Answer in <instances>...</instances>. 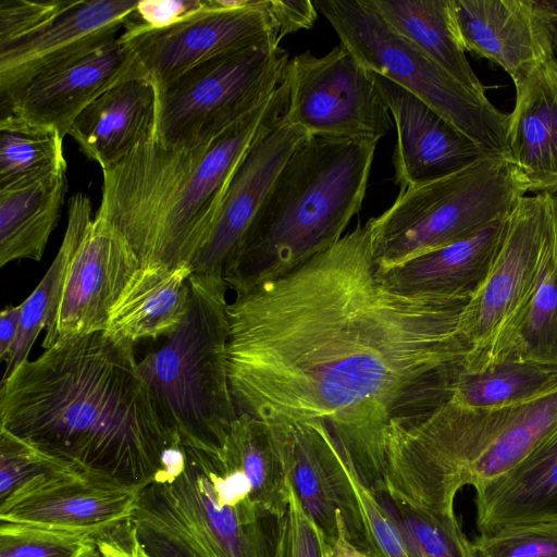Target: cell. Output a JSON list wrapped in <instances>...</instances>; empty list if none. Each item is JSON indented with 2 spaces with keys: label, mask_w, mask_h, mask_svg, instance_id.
Returning <instances> with one entry per match:
<instances>
[{
  "label": "cell",
  "mask_w": 557,
  "mask_h": 557,
  "mask_svg": "<svg viewBox=\"0 0 557 557\" xmlns=\"http://www.w3.org/2000/svg\"><path fill=\"white\" fill-rule=\"evenodd\" d=\"M507 216L454 244L377 270V274L387 286L404 294L471 299L492 270Z\"/></svg>",
  "instance_id": "7402d4cb"
},
{
  "label": "cell",
  "mask_w": 557,
  "mask_h": 557,
  "mask_svg": "<svg viewBox=\"0 0 557 557\" xmlns=\"http://www.w3.org/2000/svg\"><path fill=\"white\" fill-rule=\"evenodd\" d=\"M0 428L86 475L138 487L183 442L134 344L107 331L55 343L1 382Z\"/></svg>",
  "instance_id": "7a4b0ae2"
},
{
  "label": "cell",
  "mask_w": 557,
  "mask_h": 557,
  "mask_svg": "<svg viewBox=\"0 0 557 557\" xmlns=\"http://www.w3.org/2000/svg\"><path fill=\"white\" fill-rule=\"evenodd\" d=\"M22 304L5 307L0 314V359L5 361L20 331Z\"/></svg>",
  "instance_id": "7bdbcfd3"
},
{
  "label": "cell",
  "mask_w": 557,
  "mask_h": 557,
  "mask_svg": "<svg viewBox=\"0 0 557 557\" xmlns=\"http://www.w3.org/2000/svg\"><path fill=\"white\" fill-rule=\"evenodd\" d=\"M140 263L125 242L94 218L73 252L60 305L42 347L106 331L113 306Z\"/></svg>",
  "instance_id": "2e32d148"
},
{
  "label": "cell",
  "mask_w": 557,
  "mask_h": 557,
  "mask_svg": "<svg viewBox=\"0 0 557 557\" xmlns=\"http://www.w3.org/2000/svg\"><path fill=\"white\" fill-rule=\"evenodd\" d=\"M140 488L84 473L61 476L38 485L0 509V520L97 540L133 516Z\"/></svg>",
  "instance_id": "ac0fdd59"
},
{
  "label": "cell",
  "mask_w": 557,
  "mask_h": 557,
  "mask_svg": "<svg viewBox=\"0 0 557 557\" xmlns=\"http://www.w3.org/2000/svg\"><path fill=\"white\" fill-rule=\"evenodd\" d=\"M308 136L282 114L255 140L225 189L207 240L189 265L191 275L223 278L281 170Z\"/></svg>",
  "instance_id": "9a60e30c"
},
{
  "label": "cell",
  "mask_w": 557,
  "mask_h": 557,
  "mask_svg": "<svg viewBox=\"0 0 557 557\" xmlns=\"http://www.w3.org/2000/svg\"><path fill=\"white\" fill-rule=\"evenodd\" d=\"M502 360L557 367V235L535 290L492 364Z\"/></svg>",
  "instance_id": "1f68e13d"
},
{
  "label": "cell",
  "mask_w": 557,
  "mask_h": 557,
  "mask_svg": "<svg viewBox=\"0 0 557 557\" xmlns=\"http://www.w3.org/2000/svg\"><path fill=\"white\" fill-rule=\"evenodd\" d=\"M67 2L1 0L0 45L34 30L61 11Z\"/></svg>",
  "instance_id": "ab89813d"
},
{
  "label": "cell",
  "mask_w": 557,
  "mask_h": 557,
  "mask_svg": "<svg viewBox=\"0 0 557 557\" xmlns=\"http://www.w3.org/2000/svg\"><path fill=\"white\" fill-rule=\"evenodd\" d=\"M147 557H272L277 518L216 454L169 448L129 518Z\"/></svg>",
  "instance_id": "5b68a950"
},
{
  "label": "cell",
  "mask_w": 557,
  "mask_h": 557,
  "mask_svg": "<svg viewBox=\"0 0 557 557\" xmlns=\"http://www.w3.org/2000/svg\"><path fill=\"white\" fill-rule=\"evenodd\" d=\"M386 24L472 91L486 95L459 39L453 0H368Z\"/></svg>",
  "instance_id": "484cf974"
},
{
  "label": "cell",
  "mask_w": 557,
  "mask_h": 557,
  "mask_svg": "<svg viewBox=\"0 0 557 557\" xmlns=\"http://www.w3.org/2000/svg\"><path fill=\"white\" fill-rule=\"evenodd\" d=\"M395 525L410 557H475L456 516H436L393 498L384 488H369Z\"/></svg>",
  "instance_id": "d6a6232c"
},
{
  "label": "cell",
  "mask_w": 557,
  "mask_h": 557,
  "mask_svg": "<svg viewBox=\"0 0 557 557\" xmlns=\"http://www.w3.org/2000/svg\"><path fill=\"white\" fill-rule=\"evenodd\" d=\"M120 37L132 47L154 85L214 57L281 40L268 0H248L238 9L210 0L208 9L181 23Z\"/></svg>",
  "instance_id": "7c38bea8"
},
{
  "label": "cell",
  "mask_w": 557,
  "mask_h": 557,
  "mask_svg": "<svg viewBox=\"0 0 557 557\" xmlns=\"http://www.w3.org/2000/svg\"><path fill=\"white\" fill-rule=\"evenodd\" d=\"M474 491L479 532L557 521V430L517 466Z\"/></svg>",
  "instance_id": "cb8c5ba5"
},
{
  "label": "cell",
  "mask_w": 557,
  "mask_h": 557,
  "mask_svg": "<svg viewBox=\"0 0 557 557\" xmlns=\"http://www.w3.org/2000/svg\"><path fill=\"white\" fill-rule=\"evenodd\" d=\"M349 473L361 511L366 552L372 557H410L395 525L359 479L350 458Z\"/></svg>",
  "instance_id": "74e56055"
},
{
  "label": "cell",
  "mask_w": 557,
  "mask_h": 557,
  "mask_svg": "<svg viewBox=\"0 0 557 557\" xmlns=\"http://www.w3.org/2000/svg\"><path fill=\"white\" fill-rule=\"evenodd\" d=\"M555 391L557 367L502 360L480 371L463 367L450 401L468 408H503L529 403Z\"/></svg>",
  "instance_id": "f546056e"
},
{
  "label": "cell",
  "mask_w": 557,
  "mask_h": 557,
  "mask_svg": "<svg viewBox=\"0 0 557 557\" xmlns=\"http://www.w3.org/2000/svg\"><path fill=\"white\" fill-rule=\"evenodd\" d=\"M82 473L0 428V509L38 485Z\"/></svg>",
  "instance_id": "836d02e7"
},
{
  "label": "cell",
  "mask_w": 557,
  "mask_h": 557,
  "mask_svg": "<svg viewBox=\"0 0 557 557\" xmlns=\"http://www.w3.org/2000/svg\"><path fill=\"white\" fill-rule=\"evenodd\" d=\"M268 12L281 39L300 29L311 28L318 17V11L310 0H268Z\"/></svg>",
  "instance_id": "60d3db41"
},
{
  "label": "cell",
  "mask_w": 557,
  "mask_h": 557,
  "mask_svg": "<svg viewBox=\"0 0 557 557\" xmlns=\"http://www.w3.org/2000/svg\"><path fill=\"white\" fill-rule=\"evenodd\" d=\"M337 537L333 545V557H372L369 553L349 541L341 512L337 516Z\"/></svg>",
  "instance_id": "ee69618b"
},
{
  "label": "cell",
  "mask_w": 557,
  "mask_h": 557,
  "mask_svg": "<svg viewBox=\"0 0 557 557\" xmlns=\"http://www.w3.org/2000/svg\"><path fill=\"white\" fill-rule=\"evenodd\" d=\"M287 63L278 44H267L214 57L154 85V139L187 149L209 143L282 85Z\"/></svg>",
  "instance_id": "9c48e42d"
},
{
  "label": "cell",
  "mask_w": 557,
  "mask_h": 557,
  "mask_svg": "<svg viewBox=\"0 0 557 557\" xmlns=\"http://www.w3.org/2000/svg\"><path fill=\"white\" fill-rule=\"evenodd\" d=\"M284 83L209 143L173 148L151 139L102 169L96 218L128 246L140 267L193 262L225 189L255 140L284 112Z\"/></svg>",
  "instance_id": "3957f363"
},
{
  "label": "cell",
  "mask_w": 557,
  "mask_h": 557,
  "mask_svg": "<svg viewBox=\"0 0 557 557\" xmlns=\"http://www.w3.org/2000/svg\"><path fill=\"white\" fill-rule=\"evenodd\" d=\"M471 544L475 557H557V521L480 532Z\"/></svg>",
  "instance_id": "d590c367"
},
{
  "label": "cell",
  "mask_w": 557,
  "mask_h": 557,
  "mask_svg": "<svg viewBox=\"0 0 557 557\" xmlns=\"http://www.w3.org/2000/svg\"><path fill=\"white\" fill-rule=\"evenodd\" d=\"M137 3V0L69 1L34 30L0 45L1 106L32 82L117 39Z\"/></svg>",
  "instance_id": "4fadbf2b"
},
{
  "label": "cell",
  "mask_w": 557,
  "mask_h": 557,
  "mask_svg": "<svg viewBox=\"0 0 557 557\" xmlns=\"http://www.w3.org/2000/svg\"><path fill=\"white\" fill-rule=\"evenodd\" d=\"M63 136L12 112L0 120V191L32 185L66 171Z\"/></svg>",
  "instance_id": "4dcf8cb0"
},
{
  "label": "cell",
  "mask_w": 557,
  "mask_h": 557,
  "mask_svg": "<svg viewBox=\"0 0 557 557\" xmlns=\"http://www.w3.org/2000/svg\"><path fill=\"white\" fill-rule=\"evenodd\" d=\"M283 119L309 136L377 143L394 121L368 70L343 44L322 57L309 50L288 60Z\"/></svg>",
  "instance_id": "8fae6325"
},
{
  "label": "cell",
  "mask_w": 557,
  "mask_h": 557,
  "mask_svg": "<svg viewBox=\"0 0 557 557\" xmlns=\"http://www.w3.org/2000/svg\"><path fill=\"white\" fill-rule=\"evenodd\" d=\"M555 15H556V18H557V13H555Z\"/></svg>",
  "instance_id": "f6af8a7d"
},
{
  "label": "cell",
  "mask_w": 557,
  "mask_h": 557,
  "mask_svg": "<svg viewBox=\"0 0 557 557\" xmlns=\"http://www.w3.org/2000/svg\"><path fill=\"white\" fill-rule=\"evenodd\" d=\"M375 141L308 136L275 180L223 274L245 293L329 249L361 209Z\"/></svg>",
  "instance_id": "277c9868"
},
{
  "label": "cell",
  "mask_w": 557,
  "mask_h": 557,
  "mask_svg": "<svg viewBox=\"0 0 557 557\" xmlns=\"http://www.w3.org/2000/svg\"><path fill=\"white\" fill-rule=\"evenodd\" d=\"M181 325L138 362V371L185 445L216 454L238 417L227 375L226 285L190 275Z\"/></svg>",
  "instance_id": "8992f818"
},
{
  "label": "cell",
  "mask_w": 557,
  "mask_h": 557,
  "mask_svg": "<svg viewBox=\"0 0 557 557\" xmlns=\"http://www.w3.org/2000/svg\"><path fill=\"white\" fill-rule=\"evenodd\" d=\"M209 7L210 0H141L126 21L123 34L163 29Z\"/></svg>",
  "instance_id": "f35d334b"
},
{
  "label": "cell",
  "mask_w": 557,
  "mask_h": 557,
  "mask_svg": "<svg viewBox=\"0 0 557 557\" xmlns=\"http://www.w3.org/2000/svg\"><path fill=\"white\" fill-rule=\"evenodd\" d=\"M216 455L226 468L246 476L258 506L277 519L284 515L289 499L287 465L271 424L238 413Z\"/></svg>",
  "instance_id": "4316f807"
},
{
  "label": "cell",
  "mask_w": 557,
  "mask_h": 557,
  "mask_svg": "<svg viewBox=\"0 0 557 557\" xmlns=\"http://www.w3.org/2000/svg\"><path fill=\"white\" fill-rule=\"evenodd\" d=\"M528 193L503 156H484L446 176L401 189L381 215L367 221L377 270L467 238L506 218Z\"/></svg>",
  "instance_id": "52a82bcc"
},
{
  "label": "cell",
  "mask_w": 557,
  "mask_h": 557,
  "mask_svg": "<svg viewBox=\"0 0 557 557\" xmlns=\"http://www.w3.org/2000/svg\"><path fill=\"white\" fill-rule=\"evenodd\" d=\"M156 87L147 77L125 79L104 91L74 120L69 134L106 169L154 139Z\"/></svg>",
  "instance_id": "603a6c76"
},
{
  "label": "cell",
  "mask_w": 557,
  "mask_h": 557,
  "mask_svg": "<svg viewBox=\"0 0 557 557\" xmlns=\"http://www.w3.org/2000/svg\"><path fill=\"white\" fill-rule=\"evenodd\" d=\"M466 51L498 64L520 86L555 57L557 18L543 0H453Z\"/></svg>",
  "instance_id": "e0dca14e"
},
{
  "label": "cell",
  "mask_w": 557,
  "mask_h": 557,
  "mask_svg": "<svg viewBox=\"0 0 557 557\" xmlns=\"http://www.w3.org/2000/svg\"><path fill=\"white\" fill-rule=\"evenodd\" d=\"M341 44L368 70L417 96L472 140L485 156L508 157L509 114L447 73L394 32L368 0H315Z\"/></svg>",
  "instance_id": "ba28073f"
},
{
  "label": "cell",
  "mask_w": 557,
  "mask_h": 557,
  "mask_svg": "<svg viewBox=\"0 0 557 557\" xmlns=\"http://www.w3.org/2000/svg\"><path fill=\"white\" fill-rule=\"evenodd\" d=\"M97 550L89 535L1 521L0 557H94Z\"/></svg>",
  "instance_id": "e575fe53"
},
{
  "label": "cell",
  "mask_w": 557,
  "mask_h": 557,
  "mask_svg": "<svg viewBox=\"0 0 557 557\" xmlns=\"http://www.w3.org/2000/svg\"><path fill=\"white\" fill-rule=\"evenodd\" d=\"M97 547L103 557H147L129 519L98 537Z\"/></svg>",
  "instance_id": "b9f144b4"
},
{
  "label": "cell",
  "mask_w": 557,
  "mask_h": 557,
  "mask_svg": "<svg viewBox=\"0 0 557 557\" xmlns=\"http://www.w3.org/2000/svg\"><path fill=\"white\" fill-rule=\"evenodd\" d=\"M91 209V201L84 193H77L71 197L67 225L59 251L39 284L22 302L18 335L5 360L7 366L1 382L8 380L28 360L29 351L39 333L52 323L60 305L73 252L94 220Z\"/></svg>",
  "instance_id": "f1b7e54d"
},
{
  "label": "cell",
  "mask_w": 557,
  "mask_h": 557,
  "mask_svg": "<svg viewBox=\"0 0 557 557\" xmlns=\"http://www.w3.org/2000/svg\"><path fill=\"white\" fill-rule=\"evenodd\" d=\"M188 264L140 267L113 306L107 332L135 344L170 336L187 314Z\"/></svg>",
  "instance_id": "d4e9b609"
},
{
  "label": "cell",
  "mask_w": 557,
  "mask_h": 557,
  "mask_svg": "<svg viewBox=\"0 0 557 557\" xmlns=\"http://www.w3.org/2000/svg\"><path fill=\"white\" fill-rule=\"evenodd\" d=\"M143 76L147 75L135 52L119 36L74 63L32 82L2 110L52 126L64 137L77 115L100 95L125 79Z\"/></svg>",
  "instance_id": "ffe728a7"
},
{
  "label": "cell",
  "mask_w": 557,
  "mask_h": 557,
  "mask_svg": "<svg viewBox=\"0 0 557 557\" xmlns=\"http://www.w3.org/2000/svg\"><path fill=\"white\" fill-rule=\"evenodd\" d=\"M278 436L288 480L307 515L333 547L341 512L351 543L366 550L364 530L349 458L329 426L321 421L269 423Z\"/></svg>",
  "instance_id": "5bb4252c"
},
{
  "label": "cell",
  "mask_w": 557,
  "mask_h": 557,
  "mask_svg": "<svg viewBox=\"0 0 557 557\" xmlns=\"http://www.w3.org/2000/svg\"><path fill=\"white\" fill-rule=\"evenodd\" d=\"M508 158L527 190L557 197V59L520 86L507 127Z\"/></svg>",
  "instance_id": "44dd1931"
},
{
  "label": "cell",
  "mask_w": 557,
  "mask_h": 557,
  "mask_svg": "<svg viewBox=\"0 0 557 557\" xmlns=\"http://www.w3.org/2000/svg\"><path fill=\"white\" fill-rule=\"evenodd\" d=\"M66 189V171H62L32 185L0 191V267L42 258Z\"/></svg>",
  "instance_id": "83f0119b"
},
{
  "label": "cell",
  "mask_w": 557,
  "mask_h": 557,
  "mask_svg": "<svg viewBox=\"0 0 557 557\" xmlns=\"http://www.w3.org/2000/svg\"><path fill=\"white\" fill-rule=\"evenodd\" d=\"M471 299L408 295L379 276L368 223L227 305L238 413L321 421L361 479L382 473L393 421L449 403L471 347Z\"/></svg>",
  "instance_id": "6da1fadb"
},
{
  "label": "cell",
  "mask_w": 557,
  "mask_h": 557,
  "mask_svg": "<svg viewBox=\"0 0 557 557\" xmlns=\"http://www.w3.org/2000/svg\"><path fill=\"white\" fill-rule=\"evenodd\" d=\"M556 235L557 197H521L507 216L490 274L462 314L461 331L471 347L466 370L493 363L537 286Z\"/></svg>",
  "instance_id": "30bf717a"
},
{
  "label": "cell",
  "mask_w": 557,
  "mask_h": 557,
  "mask_svg": "<svg viewBox=\"0 0 557 557\" xmlns=\"http://www.w3.org/2000/svg\"><path fill=\"white\" fill-rule=\"evenodd\" d=\"M272 557H333V547L319 525L302 508L290 482L287 509L277 519Z\"/></svg>",
  "instance_id": "8d00e7d4"
},
{
  "label": "cell",
  "mask_w": 557,
  "mask_h": 557,
  "mask_svg": "<svg viewBox=\"0 0 557 557\" xmlns=\"http://www.w3.org/2000/svg\"><path fill=\"white\" fill-rule=\"evenodd\" d=\"M397 132L394 181L401 189L451 174L483 151L413 94L374 73Z\"/></svg>",
  "instance_id": "d6986e66"
}]
</instances>
